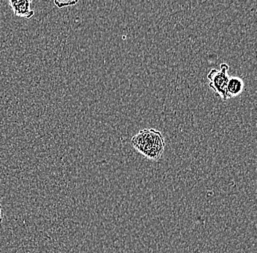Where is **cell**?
Segmentation results:
<instances>
[{"label":"cell","instance_id":"cell-3","mask_svg":"<svg viewBox=\"0 0 257 253\" xmlns=\"http://www.w3.org/2000/svg\"><path fill=\"white\" fill-rule=\"evenodd\" d=\"M32 1L29 0H19V1H9L8 4L14 11L16 17L30 19L35 16V11L31 8Z\"/></svg>","mask_w":257,"mask_h":253},{"label":"cell","instance_id":"cell-5","mask_svg":"<svg viewBox=\"0 0 257 253\" xmlns=\"http://www.w3.org/2000/svg\"><path fill=\"white\" fill-rule=\"evenodd\" d=\"M54 3L58 8L61 9V8L67 7V6H75L78 3V1H55Z\"/></svg>","mask_w":257,"mask_h":253},{"label":"cell","instance_id":"cell-1","mask_svg":"<svg viewBox=\"0 0 257 253\" xmlns=\"http://www.w3.org/2000/svg\"><path fill=\"white\" fill-rule=\"evenodd\" d=\"M133 147L149 159H160L165 150V142L160 131L144 129L132 138Z\"/></svg>","mask_w":257,"mask_h":253},{"label":"cell","instance_id":"cell-2","mask_svg":"<svg viewBox=\"0 0 257 253\" xmlns=\"http://www.w3.org/2000/svg\"><path fill=\"white\" fill-rule=\"evenodd\" d=\"M229 68V65L226 64H221L219 70L213 69L208 74L209 87L218 94L223 101L228 99L226 86L230 78L228 75Z\"/></svg>","mask_w":257,"mask_h":253},{"label":"cell","instance_id":"cell-4","mask_svg":"<svg viewBox=\"0 0 257 253\" xmlns=\"http://www.w3.org/2000/svg\"><path fill=\"white\" fill-rule=\"evenodd\" d=\"M245 88L244 82L238 77H231L226 86L228 99L234 98L242 94Z\"/></svg>","mask_w":257,"mask_h":253},{"label":"cell","instance_id":"cell-6","mask_svg":"<svg viewBox=\"0 0 257 253\" xmlns=\"http://www.w3.org/2000/svg\"><path fill=\"white\" fill-rule=\"evenodd\" d=\"M3 214H2L1 206H0V223H1L2 222H3Z\"/></svg>","mask_w":257,"mask_h":253}]
</instances>
